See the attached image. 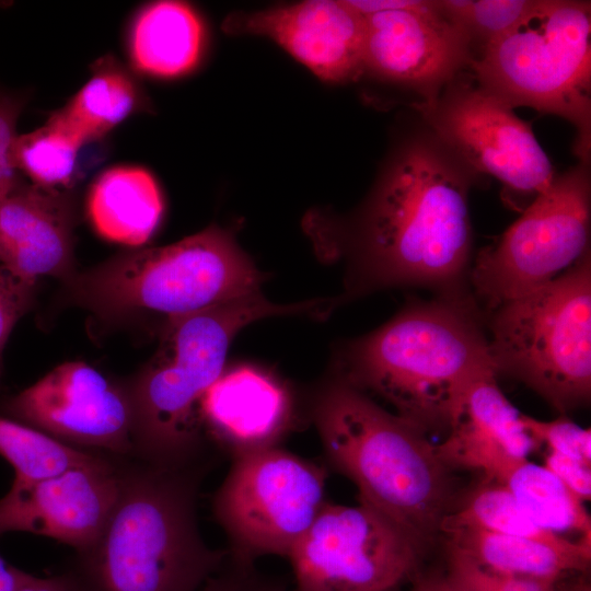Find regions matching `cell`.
Here are the masks:
<instances>
[{
    "label": "cell",
    "mask_w": 591,
    "mask_h": 591,
    "mask_svg": "<svg viewBox=\"0 0 591 591\" xmlns=\"http://www.w3.org/2000/svg\"><path fill=\"white\" fill-rule=\"evenodd\" d=\"M310 415L328 463L356 485L359 502L427 551L454 508L452 471L428 434L335 373L314 392Z\"/></svg>",
    "instance_id": "obj_3"
},
{
    "label": "cell",
    "mask_w": 591,
    "mask_h": 591,
    "mask_svg": "<svg viewBox=\"0 0 591 591\" xmlns=\"http://www.w3.org/2000/svg\"><path fill=\"white\" fill-rule=\"evenodd\" d=\"M472 528L505 535L543 542L559 547L578 541L542 529L520 508L510 490L502 484L483 482L462 503L444 517L440 533Z\"/></svg>",
    "instance_id": "obj_25"
},
{
    "label": "cell",
    "mask_w": 591,
    "mask_h": 591,
    "mask_svg": "<svg viewBox=\"0 0 591 591\" xmlns=\"http://www.w3.org/2000/svg\"><path fill=\"white\" fill-rule=\"evenodd\" d=\"M525 430L549 451L591 465V431L566 417L542 421L521 414Z\"/></svg>",
    "instance_id": "obj_30"
},
{
    "label": "cell",
    "mask_w": 591,
    "mask_h": 591,
    "mask_svg": "<svg viewBox=\"0 0 591 591\" xmlns=\"http://www.w3.org/2000/svg\"><path fill=\"white\" fill-rule=\"evenodd\" d=\"M202 429L232 460L278 447L294 425L296 404L275 374L254 364L224 369L205 393Z\"/></svg>",
    "instance_id": "obj_17"
},
{
    "label": "cell",
    "mask_w": 591,
    "mask_h": 591,
    "mask_svg": "<svg viewBox=\"0 0 591 591\" xmlns=\"http://www.w3.org/2000/svg\"><path fill=\"white\" fill-rule=\"evenodd\" d=\"M582 502L591 498V465L578 460L548 451L545 465Z\"/></svg>",
    "instance_id": "obj_34"
},
{
    "label": "cell",
    "mask_w": 591,
    "mask_h": 591,
    "mask_svg": "<svg viewBox=\"0 0 591 591\" xmlns=\"http://www.w3.org/2000/svg\"><path fill=\"white\" fill-rule=\"evenodd\" d=\"M443 535L448 548L505 575L559 582L571 573L587 571L591 561V542L583 540L559 547L472 528L450 530Z\"/></svg>",
    "instance_id": "obj_22"
},
{
    "label": "cell",
    "mask_w": 591,
    "mask_h": 591,
    "mask_svg": "<svg viewBox=\"0 0 591 591\" xmlns=\"http://www.w3.org/2000/svg\"><path fill=\"white\" fill-rule=\"evenodd\" d=\"M83 141L49 116L40 127L18 135L12 148L14 169L36 186L59 189L73 178Z\"/></svg>",
    "instance_id": "obj_26"
},
{
    "label": "cell",
    "mask_w": 591,
    "mask_h": 591,
    "mask_svg": "<svg viewBox=\"0 0 591 591\" xmlns=\"http://www.w3.org/2000/svg\"><path fill=\"white\" fill-rule=\"evenodd\" d=\"M21 106L14 99L0 94V184L16 181L12 148Z\"/></svg>",
    "instance_id": "obj_33"
},
{
    "label": "cell",
    "mask_w": 591,
    "mask_h": 591,
    "mask_svg": "<svg viewBox=\"0 0 591 591\" xmlns=\"http://www.w3.org/2000/svg\"><path fill=\"white\" fill-rule=\"evenodd\" d=\"M14 591H85L76 576L35 577L26 573Z\"/></svg>",
    "instance_id": "obj_36"
},
{
    "label": "cell",
    "mask_w": 591,
    "mask_h": 591,
    "mask_svg": "<svg viewBox=\"0 0 591 591\" xmlns=\"http://www.w3.org/2000/svg\"><path fill=\"white\" fill-rule=\"evenodd\" d=\"M363 18V74L416 92L420 105L432 104L473 59L468 36L442 16L437 0L429 10Z\"/></svg>",
    "instance_id": "obj_14"
},
{
    "label": "cell",
    "mask_w": 591,
    "mask_h": 591,
    "mask_svg": "<svg viewBox=\"0 0 591 591\" xmlns=\"http://www.w3.org/2000/svg\"><path fill=\"white\" fill-rule=\"evenodd\" d=\"M9 409L26 426L68 445L134 452L128 389L83 361L57 366L14 396Z\"/></svg>",
    "instance_id": "obj_13"
},
{
    "label": "cell",
    "mask_w": 591,
    "mask_h": 591,
    "mask_svg": "<svg viewBox=\"0 0 591 591\" xmlns=\"http://www.w3.org/2000/svg\"><path fill=\"white\" fill-rule=\"evenodd\" d=\"M206 34L197 12L182 1L144 5L129 32L128 51L141 73L162 79L184 76L199 62Z\"/></svg>",
    "instance_id": "obj_20"
},
{
    "label": "cell",
    "mask_w": 591,
    "mask_h": 591,
    "mask_svg": "<svg viewBox=\"0 0 591 591\" xmlns=\"http://www.w3.org/2000/svg\"><path fill=\"white\" fill-rule=\"evenodd\" d=\"M26 572L9 565L0 555V591H14Z\"/></svg>",
    "instance_id": "obj_37"
},
{
    "label": "cell",
    "mask_w": 591,
    "mask_h": 591,
    "mask_svg": "<svg viewBox=\"0 0 591 591\" xmlns=\"http://www.w3.org/2000/svg\"><path fill=\"white\" fill-rule=\"evenodd\" d=\"M197 591H286V586L260 572L254 560L229 552L220 568Z\"/></svg>",
    "instance_id": "obj_31"
},
{
    "label": "cell",
    "mask_w": 591,
    "mask_h": 591,
    "mask_svg": "<svg viewBox=\"0 0 591 591\" xmlns=\"http://www.w3.org/2000/svg\"><path fill=\"white\" fill-rule=\"evenodd\" d=\"M326 473L279 447L232 460L213 497V513L232 555L289 556L325 501Z\"/></svg>",
    "instance_id": "obj_10"
},
{
    "label": "cell",
    "mask_w": 591,
    "mask_h": 591,
    "mask_svg": "<svg viewBox=\"0 0 591 591\" xmlns=\"http://www.w3.org/2000/svg\"><path fill=\"white\" fill-rule=\"evenodd\" d=\"M503 485L542 529L560 536L576 532L591 542V519L583 502L546 466L526 461Z\"/></svg>",
    "instance_id": "obj_24"
},
{
    "label": "cell",
    "mask_w": 591,
    "mask_h": 591,
    "mask_svg": "<svg viewBox=\"0 0 591 591\" xmlns=\"http://www.w3.org/2000/svg\"><path fill=\"white\" fill-rule=\"evenodd\" d=\"M199 464L119 471L116 503L79 552L85 591H197L229 551L207 545L197 521Z\"/></svg>",
    "instance_id": "obj_5"
},
{
    "label": "cell",
    "mask_w": 591,
    "mask_h": 591,
    "mask_svg": "<svg viewBox=\"0 0 591 591\" xmlns=\"http://www.w3.org/2000/svg\"><path fill=\"white\" fill-rule=\"evenodd\" d=\"M591 181L579 163L554 178L471 270L475 293L495 310L530 293L590 253Z\"/></svg>",
    "instance_id": "obj_9"
},
{
    "label": "cell",
    "mask_w": 591,
    "mask_h": 591,
    "mask_svg": "<svg viewBox=\"0 0 591 591\" xmlns=\"http://www.w3.org/2000/svg\"><path fill=\"white\" fill-rule=\"evenodd\" d=\"M441 576L448 591H554L558 583L496 572L451 548Z\"/></svg>",
    "instance_id": "obj_29"
},
{
    "label": "cell",
    "mask_w": 591,
    "mask_h": 591,
    "mask_svg": "<svg viewBox=\"0 0 591 591\" xmlns=\"http://www.w3.org/2000/svg\"><path fill=\"white\" fill-rule=\"evenodd\" d=\"M387 591H396V589L387 590Z\"/></svg>",
    "instance_id": "obj_41"
},
{
    "label": "cell",
    "mask_w": 591,
    "mask_h": 591,
    "mask_svg": "<svg viewBox=\"0 0 591 591\" xmlns=\"http://www.w3.org/2000/svg\"><path fill=\"white\" fill-rule=\"evenodd\" d=\"M416 107L464 164L493 175L507 189L535 198L556 177L530 125L479 85L453 80L432 104Z\"/></svg>",
    "instance_id": "obj_12"
},
{
    "label": "cell",
    "mask_w": 591,
    "mask_h": 591,
    "mask_svg": "<svg viewBox=\"0 0 591 591\" xmlns=\"http://www.w3.org/2000/svg\"><path fill=\"white\" fill-rule=\"evenodd\" d=\"M34 285L0 264V363L11 331L31 304Z\"/></svg>",
    "instance_id": "obj_32"
},
{
    "label": "cell",
    "mask_w": 591,
    "mask_h": 591,
    "mask_svg": "<svg viewBox=\"0 0 591 591\" xmlns=\"http://www.w3.org/2000/svg\"><path fill=\"white\" fill-rule=\"evenodd\" d=\"M73 212L59 189L19 182L0 201V264L36 282L42 276L70 278Z\"/></svg>",
    "instance_id": "obj_19"
},
{
    "label": "cell",
    "mask_w": 591,
    "mask_h": 591,
    "mask_svg": "<svg viewBox=\"0 0 591 591\" xmlns=\"http://www.w3.org/2000/svg\"><path fill=\"white\" fill-rule=\"evenodd\" d=\"M143 95L135 79L112 57L100 59L81 89L50 116L84 144L104 137L140 109Z\"/></svg>",
    "instance_id": "obj_23"
},
{
    "label": "cell",
    "mask_w": 591,
    "mask_h": 591,
    "mask_svg": "<svg viewBox=\"0 0 591 591\" xmlns=\"http://www.w3.org/2000/svg\"><path fill=\"white\" fill-rule=\"evenodd\" d=\"M442 16L460 27L482 48L510 31L536 0H438Z\"/></svg>",
    "instance_id": "obj_28"
},
{
    "label": "cell",
    "mask_w": 591,
    "mask_h": 591,
    "mask_svg": "<svg viewBox=\"0 0 591 591\" xmlns=\"http://www.w3.org/2000/svg\"><path fill=\"white\" fill-rule=\"evenodd\" d=\"M347 4L362 16L391 10H429L436 1L428 0H346Z\"/></svg>",
    "instance_id": "obj_35"
},
{
    "label": "cell",
    "mask_w": 591,
    "mask_h": 591,
    "mask_svg": "<svg viewBox=\"0 0 591 591\" xmlns=\"http://www.w3.org/2000/svg\"><path fill=\"white\" fill-rule=\"evenodd\" d=\"M590 35L589 1L536 0L470 63L478 85L511 108L529 106L570 121L573 152L584 164L591 149Z\"/></svg>",
    "instance_id": "obj_7"
},
{
    "label": "cell",
    "mask_w": 591,
    "mask_h": 591,
    "mask_svg": "<svg viewBox=\"0 0 591 591\" xmlns=\"http://www.w3.org/2000/svg\"><path fill=\"white\" fill-rule=\"evenodd\" d=\"M16 183L18 179L0 184V201L13 188Z\"/></svg>",
    "instance_id": "obj_40"
},
{
    "label": "cell",
    "mask_w": 591,
    "mask_h": 591,
    "mask_svg": "<svg viewBox=\"0 0 591 591\" xmlns=\"http://www.w3.org/2000/svg\"><path fill=\"white\" fill-rule=\"evenodd\" d=\"M163 198L155 178L134 165L99 175L88 195V215L95 231L118 244L139 246L160 223Z\"/></svg>",
    "instance_id": "obj_21"
},
{
    "label": "cell",
    "mask_w": 591,
    "mask_h": 591,
    "mask_svg": "<svg viewBox=\"0 0 591 591\" xmlns=\"http://www.w3.org/2000/svg\"><path fill=\"white\" fill-rule=\"evenodd\" d=\"M436 451L451 471L480 472L484 482L505 484L528 461L538 442L525 430L521 414L503 395L496 374L470 385Z\"/></svg>",
    "instance_id": "obj_18"
},
{
    "label": "cell",
    "mask_w": 591,
    "mask_h": 591,
    "mask_svg": "<svg viewBox=\"0 0 591 591\" xmlns=\"http://www.w3.org/2000/svg\"><path fill=\"white\" fill-rule=\"evenodd\" d=\"M410 591H448L443 582L442 576H425L418 577L413 583Z\"/></svg>",
    "instance_id": "obj_38"
},
{
    "label": "cell",
    "mask_w": 591,
    "mask_h": 591,
    "mask_svg": "<svg viewBox=\"0 0 591 591\" xmlns=\"http://www.w3.org/2000/svg\"><path fill=\"white\" fill-rule=\"evenodd\" d=\"M335 374L380 396L428 434L448 431L470 385L497 371L474 301L440 297L407 304L345 344Z\"/></svg>",
    "instance_id": "obj_2"
},
{
    "label": "cell",
    "mask_w": 591,
    "mask_h": 591,
    "mask_svg": "<svg viewBox=\"0 0 591 591\" xmlns=\"http://www.w3.org/2000/svg\"><path fill=\"white\" fill-rule=\"evenodd\" d=\"M119 493V470L94 461L37 478H15L0 499V534L28 532L79 552L103 530Z\"/></svg>",
    "instance_id": "obj_15"
},
{
    "label": "cell",
    "mask_w": 591,
    "mask_h": 591,
    "mask_svg": "<svg viewBox=\"0 0 591 591\" xmlns=\"http://www.w3.org/2000/svg\"><path fill=\"white\" fill-rule=\"evenodd\" d=\"M471 171L431 131L412 135L391 154L356 215L308 216L305 230L317 256L345 263L339 306L404 286L468 297L463 281L472 250Z\"/></svg>",
    "instance_id": "obj_1"
},
{
    "label": "cell",
    "mask_w": 591,
    "mask_h": 591,
    "mask_svg": "<svg viewBox=\"0 0 591 591\" xmlns=\"http://www.w3.org/2000/svg\"><path fill=\"white\" fill-rule=\"evenodd\" d=\"M329 298L275 303L262 290L164 323L153 357L128 389L134 453L148 464H199L201 399L225 369L231 341L250 324L274 316L326 318Z\"/></svg>",
    "instance_id": "obj_4"
},
{
    "label": "cell",
    "mask_w": 591,
    "mask_h": 591,
    "mask_svg": "<svg viewBox=\"0 0 591 591\" xmlns=\"http://www.w3.org/2000/svg\"><path fill=\"white\" fill-rule=\"evenodd\" d=\"M266 276L218 225L175 243L128 252L69 278L76 303L100 317L165 321L260 291Z\"/></svg>",
    "instance_id": "obj_6"
},
{
    "label": "cell",
    "mask_w": 591,
    "mask_h": 591,
    "mask_svg": "<svg viewBox=\"0 0 591 591\" xmlns=\"http://www.w3.org/2000/svg\"><path fill=\"white\" fill-rule=\"evenodd\" d=\"M425 552L367 503L326 501L288 557L298 591H387L418 576Z\"/></svg>",
    "instance_id": "obj_11"
},
{
    "label": "cell",
    "mask_w": 591,
    "mask_h": 591,
    "mask_svg": "<svg viewBox=\"0 0 591 591\" xmlns=\"http://www.w3.org/2000/svg\"><path fill=\"white\" fill-rule=\"evenodd\" d=\"M554 591H590V587L586 583H577L572 587H560V581L556 584Z\"/></svg>",
    "instance_id": "obj_39"
},
{
    "label": "cell",
    "mask_w": 591,
    "mask_h": 591,
    "mask_svg": "<svg viewBox=\"0 0 591 591\" xmlns=\"http://www.w3.org/2000/svg\"><path fill=\"white\" fill-rule=\"evenodd\" d=\"M489 352L497 373L525 383L559 413L590 401L591 259L495 309Z\"/></svg>",
    "instance_id": "obj_8"
},
{
    "label": "cell",
    "mask_w": 591,
    "mask_h": 591,
    "mask_svg": "<svg viewBox=\"0 0 591 591\" xmlns=\"http://www.w3.org/2000/svg\"><path fill=\"white\" fill-rule=\"evenodd\" d=\"M0 455L14 468V477L21 479L50 476L97 459V455L3 417H0Z\"/></svg>",
    "instance_id": "obj_27"
},
{
    "label": "cell",
    "mask_w": 591,
    "mask_h": 591,
    "mask_svg": "<svg viewBox=\"0 0 591 591\" xmlns=\"http://www.w3.org/2000/svg\"><path fill=\"white\" fill-rule=\"evenodd\" d=\"M224 31L269 38L321 80L363 74L364 18L346 0H308L227 16Z\"/></svg>",
    "instance_id": "obj_16"
}]
</instances>
